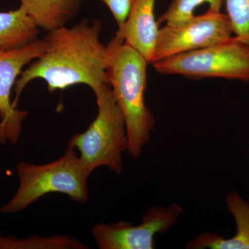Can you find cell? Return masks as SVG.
Returning <instances> with one entry per match:
<instances>
[{
	"mask_svg": "<svg viewBox=\"0 0 249 249\" xmlns=\"http://www.w3.org/2000/svg\"><path fill=\"white\" fill-rule=\"evenodd\" d=\"M107 6L121 29L127 20L134 0H98Z\"/></svg>",
	"mask_w": 249,
	"mask_h": 249,
	"instance_id": "obj_16",
	"label": "cell"
},
{
	"mask_svg": "<svg viewBox=\"0 0 249 249\" xmlns=\"http://www.w3.org/2000/svg\"><path fill=\"white\" fill-rule=\"evenodd\" d=\"M45 51L44 39H37L29 45L0 51V118L7 129L9 142L17 145L22 124L29 112L13 106L11 91L24 67L39 58Z\"/></svg>",
	"mask_w": 249,
	"mask_h": 249,
	"instance_id": "obj_8",
	"label": "cell"
},
{
	"mask_svg": "<svg viewBox=\"0 0 249 249\" xmlns=\"http://www.w3.org/2000/svg\"><path fill=\"white\" fill-rule=\"evenodd\" d=\"M226 204L235 219L236 233L225 239L212 232H205L188 242V249H249V203L236 192L228 194Z\"/></svg>",
	"mask_w": 249,
	"mask_h": 249,
	"instance_id": "obj_10",
	"label": "cell"
},
{
	"mask_svg": "<svg viewBox=\"0 0 249 249\" xmlns=\"http://www.w3.org/2000/svg\"><path fill=\"white\" fill-rule=\"evenodd\" d=\"M224 0H173L168 9L158 19V24L165 23L166 26L178 25L195 16V11L199 6L207 3L209 11L221 12Z\"/></svg>",
	"mask_w": 249,
	"mask_h": 249,
	"instance_id": "obj_14",
	"label": "cell"
},
{
	"mask_svg": "<svg viewBox=\"0 0 249 249\" xmlns=\"http://www.w3.org/2000/svg\"><path fill=\"white\" fill-rule=\"evenodd\" d=\"M40 30L49 31L66 26L79 13L83 0H19Z\"/></svg>",
	"mask_w": 249,
	"mask_h": 249,
	"instance_id": "obj_11",
	"label": "cell"
},
{
	"mask_svg": "<svg viewBox=\"0 0 249 249\" xmlns=\"http://www.w3.org/2000/svg\"><path fill=\"white\" fill-rule=\"evenodd\" d=\"M7 142H9L7 129H6L4 124L0 121V144L4 145Z\"/></svg>",
	"mask_w": 249,
	"mask_h": 249,
	"instance_id": "obj_17",
	"label": "cell"
},
{
	"mask_svg": "<svg viewBox=\"0 0 249 249\" xmlns=\"http://www.w3.org/2000/svg\"><path fill=\"white\" fill-rule=\"evenodd\" d=\"M102 24L98 19H83L72 27L66 26L47 32L45 51L23 70L15 84L13 106L32 80L42 79L49 92L85 85L92 91L109 85L107 48L100 39Z\"/></svg>",
	"mask_w": 249,
	"mask_h": 249,
	"instance_id": "obj_1",
	"label": "cell"
},
{
	"mask_svg": "<svg viewBox=\"0 0 249 249\" xmlns=\"http://www.w3.org/2000/svg\"><path fill=\"white\" fill-rule=\"evenodd\" d=\"M232 34L227 15L209 10L178 25H165L159 31L152 64L224 42Z\"/></svg>",
	"mask_w": 249,
	"mask_h": 249,
	"instance_id": "obj_6",
	"label": "cell"
},
{
	"mask_svg": "<svg viewBox=\"0 0 249 249\" xmlns=\"http://www.w3.org/2000/svg\"><path fill=\"white\" fill-rule=\"evenodd\" d=\"M109 85L124 114L129 140L128 153L137 160L150 142L155 118L147 107V65L143 56L116 34L107 45Z\"/></svg>",
	"mask_w": 249,
	"mask_h": 249,
	"instance_id": "obj_2",
	"label": "cell"
},
{
	"mask_svg": "<svg viewBox=\"0 0 249 249\" xmlns=\"http://www.w3.org/2000/svg\"><path fill=\"white\" fill-rule=\"evenodd\" d=\"M160 74L249 81V46L232 36L214 45L152 64Z\"/></svg>",
	"mask_w": 249,
	"mask_h": 249,
	"instance_id": "obj_5",
	"label": "cell"
},
{
	"mask_svg": "<svg viewBox=\"0 0 249 249\" xmlns=\"http://www.w3.org/2000/svg\"><path fill=\"white\" fill-rule=\"evenodd\" d=\"M155 1L134 0L127 20L116 34L151 64L160 31L155 19Z\"/></svg>",
	"mask_w": 249,
	"mask_h": 249,
	"instance_id": "obj_9",
	"label": "cell"
},
{
	"mask_svg": "<svg viewBox=\"0 0 249 249\" xmlns=\"http://www.w3.org/2000/svg\"><path fill=\"white\" fill-rule=\"evenodd\" d=\"M81 241L67 235H32L19 239L0 235V249H88Z\"/></svg>",
	"mask_w": 249,
	"mask_h": 249,
	"instance_id": "obj_13",
	"label": "cell"
},
{
	"mask_svg": "<svg viewBox=\"0 0 249 249\" xmlns=\"http://www.w3.org/2000/svg\"><path fill=\"white\" fill-rule=\"evenodd\" d=\"M16 173L19 180L17 191L0 207L1 213H18L53 193L66 195L80 204H86L89 200L88 181L91 174L73 147H67L62 157L47 164L18 162Z\"/></svg>",
	"mask_w": 249,
	"mask_h": 249,
	"instance_id": "obj_3",
	"label": "cell"
},
{
	"mask_svg": "<svg viewBox=\"0 0 249 249\" xmlns=\"http://www.w3.org/2000/svg\"><path fill=\"white\" fill-rule=\"evenodd\" d=\"M225 3L233 36L249 46V0H225Z\"/></svg>",
	"mask_w": 249,
	"mask_h": 249,
	"instance_id": "obj_15",
	"label": "cell"
},
{
	"mask_svg": "<svg viewBox=\"0 0 249 249\" xmlns=\"http://www.w3.org/2000/svg\"><path fill=\"white\" fill-rule=\"evenodd\" d=\"M93 93L97 103V116L85 132L71 137L68 146L78 150L80 160L90 174L98 167L106 166L121 175L123 155L129 149L124 114L109 85H103Z\"/></svg>",
	"mask_w": 249,
	"mask_h": 249,
	"instance_id": "obj_4",
	"label": "cell"
},
{
	"mask_svg": "<svg viewBox=\"0 0 249 249\" xmlns=\"http://www.w3.org/2000/svg\"><path fill=\"white\" fill-rule=\"evenodd\" d=\"M40 29L22 6L0 12V51L24 47L38 39Z\"/></svg>",
	"mask_w": 249,
	"mask_h": 249,
	"instance_id": "obj_12",
	"label": "cell"
},
{
	"mask_svg": "<svg viewBox=\"0 0 249 249\" xmlns=\"http://www.w3.org/2000/svg\"><path fill=\"white\" fill-rule=\"evenodd\" d=\"M183 213V208L176 203L168 207L153 206L139 225L125 221L101 223L93 226L91 233L100 249H153L155 236L165 233Z\"/></svg>",
	"mask_w": 249,
	"mask_h": 249,
	"instance_id": "obj_7",
	"label": "cell"
}]
</instances>
